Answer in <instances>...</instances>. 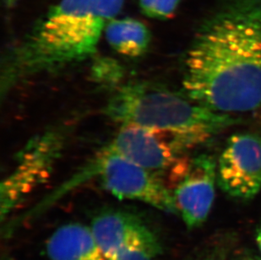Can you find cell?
Instances as JSON below:
<instances>
[{"instance_id":"obj_15","label":"cell","mask_w":261,"mask_h":260,"mask_svg":"<svg viewBox=\"0 0 261 260\" xmlns=\"http://www.w3.org/2000/svg\"><path fill=\"white\" fill-rule=\"evenodd\" d=\"M257 242H258V244H259L261 250V226L258 230V233H257Z\"/></svg>"},{"instance_id":"obj_10","label":"cell","mask_w":261,"mask_h":260,"mask_svg":"<svg viewBox=\"0 0 261 260\" xmlns=\"http://www.w3.org/2000/svg\"><path fill=\"white\" fill-rule=\"evenodd\" d=\"M47 253L50 260H106L91 227L79 223L57 229L47 241Z\"/></svg>"},{"instance_id":"obj_2","label":"cell","mask_w":261,"mask_h":260,"mask_svg":"<svg viewBox=\"0 0 261 260\" xmlns=\"http://www.w3.org/2000/svg\"><path fill=\"white\" fill-rule=\"evenodd\" d=\"M123 4V0H60L3 62L1 96L30 79L92 56Z\"/></svg>"},{"instance_id":"obj_12","label":"cell","mask_w":261,"mask_h":260,"mask_svg":"<svg viewBox=\"0 0 261 260\" xmlns=\"http://www.w3.org/2000/svg\"><path fill=\"white\" fill-rule=\"evenodd\" d=\"M161 253L160 243L148 227L128 241L110 260H155Z\"/></svg>"},{"instance_id":"obj_4","label":"cell","mask_w":261,"mask_h":260,"mask_svg":"<svg viewBox=\"0 0 261 260\" xmlns=\"http://www.w3.org/2000/svg\"><path fill=\"white\" fill-rule=\"evenodd\" d=\"M92 180L118 199L142 202L166 212H177L173 193L158 174L106 147L41 204L43 208H47L67 192Z\"/></svg>"},{"instance_id":"obj_3","label":"cell","mask_w":261,"mask_h":260,"mask_svg":"<svg viewBox=\"0 0 261 260\" xmlns=\"http://www.w3.org/2000/svg\"><path fill=\"white\" fill-rule=\"evenodd\" d=\"M105 115L122 125L166 130L191 147L203 144L237 121L198 103L185 94L149 82L118 86L103 108Z\"/></svg>"},{"instance_id":"obj_9","label":"cell","mask_w":261,"mask_h":260,"mask_svg":"<svg viewBox=\"0 0 261 260\" xmlns=\"http://www.w3.org/2000/svg\"><path fill=\"white\" fill-rule=\"evenodd\" d=\"M106 260L147 226L140 217L123 211H108L94 217L90 226Z\"/></svg>"},{"instance_id":"obj_8","label":"cell","mask_w":261,"mask_h":260,"mask_svg":"<svg viewBox=\"0 0 261 260\" xmlns=\"http://www.w3.org/2000/svg\"><path fill=\"white\" fill-rule=\"evenodd\" d=\"M217 165L212 157L200 155L190 160L173 191L177 212L189 228L206 220L215 199Z\"/></svg>"},{"instance_id":"obj_14","label":"cell","mask_w":261,"mask_h":260,"mask_svg":"<svg viewBox=\"0 0 261 260\" xmlns=\"http://www.w3.org/2000/svg\"><path fill=\"white\" fill-rule=\"evenodd\" d=\"M92 75L101 84H114L122 76V69L116 62L109 59H101L95 63Z\"/></svg>"},{"instance_id":"obj_5","label":"cell","mask_w":261,"mask_h":260,"mask_svg":"<svg viewBox=\"0 0 261 260\" xmlns=\"http://www.w3.org/2000/svg\"><path fill=\"white\" fill-rule=\"evenodd\" d=\"M67 130L54 127L30 140L15 157L8 176L1 183V220L52 174L66 144Z\"/></svg>"},{"instance_id":"obj_11","label":"cell","mask_w":261,"mask_h":260,"mask_svg":"<svg viewBox=\"0 0 261 260\" xmlns=\"http://www.w3.org/2000/svg\"><path fill=\"white\" fill-rule=\"evenodd\" d=\"M104 34L117 54L134 59L146 54L151 42L150 30L133 18L114 19L107 25Z\"/></svg>"},{"instance_id":"obj_13","label":"cell","mask_w":261,"mask_h":260,"mask_svg":"<svg viewBox=\"0 0 261 260\" xmlns=\"http://www.w3.org/2000/svg\"><path fill=\"white\" fill-rule=\"evenodd\" d=\"M181 0H140L141 12L148 17L167 20L174 15Z\"/></svg>"},{"instance_id":"obj_1","label":"cell","mask_w":261,"mask_h":260,"mask_svg":"<svg viewBox=\"0 0 261 260\" xmlns=\"http://www.w3.org/2000/svg\"><path fill=\"white\" fill-rule=\"evenodd\" d=\"M182 88L218 113L261 108V0H232L198 32Z\"/></svg>"},{"instance_id":"obj_7","label":"cell","mask_w":261,"mask_h":260,"mask_svg":"<svg viewBox=\"0 0 261 260\" xmlns=\"http://www.w3.org/2000/svg\"><path fill=\"white\" fill-rule=\"evenodd\" d=\"M222 190L237 199H249L261 189V138L235 134L220 157L217 172Z\"/></svg>"},{"instance_id":"obj_6","label":"cell","mask_w":261,"mask_h":260,"mask_svg":"<svg viewBox=\"0 0 261 260\" xmlns=\"http://www.w3.org/2000/svg\"><path fill=\"white\" fill-rule=\"evenodd\" d=\"M105 147L155 174L173 170L181 164L190 144L166 130L136 125H122Z\"/></svg>"}]
</instances>
